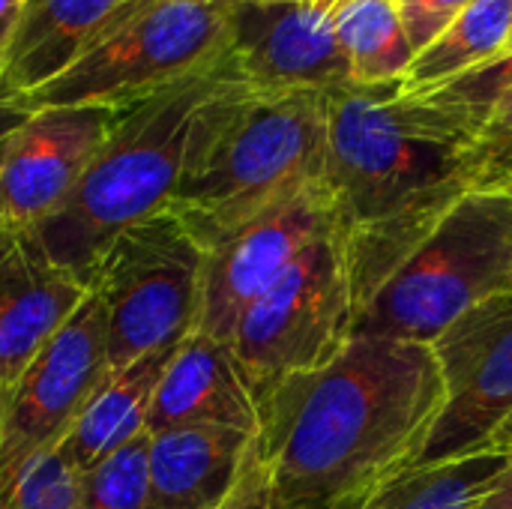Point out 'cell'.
I'll use <instances>...</instances> for the list:
<instances>
[{"label":"cell","mask_w":512,"mask_h":509,"mask_svg":"<svg viewBox=\"0 0 512 509\" xmlns=\"http://www.w3.org/2000/svg\"><path fill=\"white\" fill-rule=\"evenodd\" d=\"M447 390L426 342L354 336L327 366L261 396L276 509H339L417 468Z\"/></svg>","instance_id":"cell-1"},{"label":"cell","mask_w":512,"mask_h":509,"mask_svg":"<svg viewBox=\"0 0 512 509\" xmlns=\"http://www.w3.org/2000/svg\"><path fill=\"white\" fill-rule=\"evenodd\" d=\"M354 336L432 345L471 309L512 291V192L468 189L366 237H345Z\"/></svg>","instance_id":"cell-2"},{"label":"cell","mask_w":512,"mask_h":509,"mask_svg":"<svg viewBox=\"0 0 512 509\" xmlns=\"http://www.w3.org/2000/svg\"><path fill=\"white\" fill-rule=\"evenodd\" d=\"M249 87L234 51L120 111L63 207L33 228L39 249L87 285L102 252L165 213L222 108Z\"/></svg>","instance_id":"cell-3"},{"label":"cell","mask_w":512,"mask_h":509,"mask_svg":"<svg viewBox=\"0 0 512 509\" xmlns=\"http://www.w3.org/2000/svg\"><path fill=\"white\" fill-rule=\"evenodd\" d=\"M471 141L465 117L402 96V84L327 93L324 183L342 234L387 231L474 189Z\"/></svg>","instance_id":"cell-4"},{"label":"cell","mask_w":512,"mask_h":509,"mask_svg":"<svg viewBox=\"0 0 512 509\" xmlns=\"http://www.w3.org/2000/svg\"><path fill=\"white\" fill-rule=\"evenodd\" d=\"M327 93L246 87L210 126L168 213L201 249L282 198L324 180Z\"/></svg>","instance_id":"cell-5"},{"label":"cell","mask_w":512,"mask_h":509,"mask_svg":"<svg viewBox=\"0 0 512 509\" xmlns=\"http://www.w3.org/2000/svg\"><path fill=\"white\" fill-rule=\"evenodd\" d=\"M231 39L234 0H144L60 78L9 105L21 114L69 105L120 114L225 57Z\"/></svg>","instance_id":"cell-6"},{"label":"cell","mask_w":512,"mask_h":509,"mask_svg":"<svg viewBox=\"0 0 512 509\" xmlns=\"http://www.w3.org/2000/svg\"><path fill=\"white\" fill-rule=\"evenodd\" d=\"M204 249L174 213L126 228L87 276L105 306L108 372L180 345L198 321Z\"/></svg>","instance_id":"cell-7"},{"label":"cell","mask_w":512,"mask_h":509,"mask_svg":"<svg viewBox=\"0 0 512 509\" xmlns=\"http://www.w3.org/2000/svg\"><path fill=\"white\" fill-rule=\"evenodd\" d=\"M354 339V288L342 228L315 240L240 318L231 348L261 402L279 381L315 372Z\"/></svg>","instance_id":"cell-8"},{"label":"cell","mask_w":512,"mask_h":509,"mask_svg":"<svg viewBox=\"0 0 512 509\" xmlns=\"http://www.w3.org/2000/svg\"><path fill=\"white\" fill-rule=\"evenodd\" d=\"M105 306L93 288L21 375L0 429V495L42 453L60 447L108 375Z\"/></svg>","instance_id":"cell-9"},{"label":"cell","mask_w":512,"mask_h":509,"mask_svg":"<svg viewBox=\"0 0 512 509\" xmlns=\"http://www.w3.org/2000/svg\"><path fill=\"white\" fill-rule=\"evenodd\" d=\"M339 225L336 201L324 180L282 198L204 249L201 306L195 330L231 342L246 309L270 291L288 267Z\"/></svg>","instance_id":"cell-10"},{"label":"cell","mask_w":512,"mask_h":509,"mask_svg":"<svg viewBox=\"0 0 512 509\" xmlns=\"http://www.w3.org/2000/svg\"><path fill=\"white\" fill-rule=\"evenodd\" d=\"M432 351L447 402L417 468L486 453L512 417V294L462 315L432 342Z\"/></svg>","instance_id":"cell-11"},{"label":"cell","mask_w":512,"mask_h":509,"mask_svg":"<svg viewBox=\"0 0 512 509\" xmlns=\"http://www.w3.org/2000/svg\"><path fill=\"white\" fill-rule=\"evenodd\" d=\"M117 111L93 105L27 111L0 156V225L33 231L72 195L117 123Z\"/></svg>","instance_id":"cell-12"},{"label":"cell","mask_w":512,"mask_h":509,"mask_svg":"<svg viewBox=\"0 0 512 509\" xmlns=\"http://www.w3.org/2000/svg\"><path fill=\"white\" fill-rule=\"evenodd\" d=\"M345 0H234L231 51L252 90L333 93L351 87L336 18Z\"/></svg>","instance_id":"cell-13"},{"label":"cell","mask_w":512,"mask_h":509,"mask_svg":"<svg viewBox=\"0 0 512 509\" xmlns=\"http://www.w3.org/2000/svg\"><path fill=\"white\" fill-rule=\"evenodd\" d=\"M84 294L87 285L57 267L33 234L0 225V429L21 375Z\"/></svg>","instance_id":"cell-14"},{"label":"cell","mask_w":512,"mask_h":509,"mask_svg":"<svg viewBox=\"0 0 512 509\" xmlns=\"http://www.w3.org/2000/svg\"><path fill=\"white\" fill-rule=\"evenodd\" d=\"M144 0H27L0 48V99L15 102L60 78Z\"/></svg>","instance_id":"cell-15"},{"label":"cell","mask_w":512,"mask_h":509,"mask_svg":"<svg viewBox=\"0 0 512 509\" xmlns=\"http://www.w3.org/2000/svg\"><path fill=\"white\" fill-rule=\"evenodd\" d=\"M180 426H228L258 435V399L231 342L192 330L171 354L147 417V432Z\"/></svg>","instance_id":"cell-16"},{"label":"cell","mask_w":512,"mask_h":509,"mask_svg":"<svg viewBox=\"0 0 512 509\" xmlns=\"http://www.w3.org/2000/svg\"><path fill=\"white\" fill-rule=\"evenodd\" d=\"M252 441L255 435L228 426H180L150 435L153 509L219 507Z\"/></svg>","instance_id":"cell-17"},{"label":"cell","mask_w":512,"mask_h":509,"mask_svg":"<svg viewBox=\"0 0 512 509\" xmlns=\"http://www.w3.org/2000/svg\"><path fill=\"white\" fill-rule=\"evenodd\" d=\"M174 348L144 354L129 366L108 372L99 381L75 426L69 429L66 441L60 444L63 456L78 471H87L108 453L120 450L123 444L147 432L150 405Z\"/></svg>","instance_id":"cell-18"},{"label":"cell","mask_w":512,"mask_h":509,"mask_svg":"<svg viewBox=\"0 0 512 509\" xmlns=\"http://www.w3.org/2000/svg\"><path fill=\"white\" fill-rule=\"evenodd\" d=\"M512 33V0H474L435 42H429L402 78V96H429L456 78L498 60Z\"/></svg>","instance_id":"cell-19"},{"label":"cell","mask_w":512,"mask_h":509,"mask_svg":"<svg viewBox=\"0 0 512 509\" xmlns=\"http://www.w3.org/2000/svg\"><path fill=\"white\" fill-rule=\"evenodd\" d=\"M336 30L351 63V81L357 87L402 84L417 57L396 0H345Z\"/></svg>","instance_id":"cell-20"},{"label":"cell","mask_w":512,"mask_h":509,"mask_svg":"<svg viewBox=\"0 0 512 509\" xmlns=\"http://www.w3.org/2000/svg\"><path fill=\"white\" fill-rule=\"evenodd\" d=\"M504 453H474L444 465H420L339 509H474Z\"/></svg>","instance_id":"cell-21"},{"label":"cell","mask_w":512,"mask_h":509,"mask_svg":"<svg viewBox=\"0 0 512 509\" xmlns=\"http://www.w3.org/2000/svg\"><path fill=\"white\" fill-rule=\"evenodd\" d=\"M87 509H153L150 486V435H138L81 471Z\"/></svg>","instance_id":"cell-22"},{"label":"cell","mask_w":512,"mask_h":509,"mask_svg":"<svg viewBox=\"0 0 512 509\" xmlns=\"http://www.w3.org/2000/svg\"><path fill=\"white\" fill-rule=\"evenodd\" d=\"M0 509H87L81 495V471L60 447L33 459L21 477L0 495Z\"/></svg>","instance_id":"cell-23"},{"label":"cell","mask_w":512,"mask_h":509,"mask_svg":"<svg viewBox=\"0 0 512 509\" xmlns=\"http://www.w3.org/2000/svg\"><path fill=\"white\" fill-rule=\"evenodd\" d=\"M471 183L474 189L512 192V87L471 117Z\"/></svg>","instance_id":"cell-24"},{"label":"cell","mask_w":512,"mask_h":509,"mask_svg":"<svg viewBox=\"0 0 512 509\" xmlns=\"http://www.w3.org/2000/svg\"><path fill=\"white\" fill-rule=\"evenodd\" d=\"M474 0H396L405 33L420 54L429 42H435Z\"/></svg>","instance_id":"cell-25"},{"label":"cell","mask_w":512,"mask_h":509,"mask_svg":"<svg viewBox=\"0 0 512 509\" xmlns=\"http://www.w3.org/2000/svg\"><path fill=\"white\" fill-rule=\"evenodd\" d=\"M216 509H276L273 507V480H270V468L261 456L258 435L240 465V474H237L231 492L222 498V504Z\"/></svg>","instance_id":"cell-26"},{"label":"cell","mask_w":512,"mask_h":509,"mask_svg":"<svg viewBox=\"0 0 512 509\" xmlns=\"http://www.w3.org/2000/svg\"><path fill=\"white\" fill-rule=\"evenodd\" d=\"M474 509H512V453L501 465V471L489 480Z\"/></svg>","instance_id":"cell-27"},{"label":"cell","mask_w":512,"mask_h":509,"mask_svg":"<svg viewBox=\"0 0 512 509\" xmlns=\"http://www.w3.org/2000/svg\"><path fill=\"white\" fill-rule=\"evenodd\" d=\"M27 0H0V48L6 45V39L12 36L21 12H24Z\"/></svg>","instance_id":"cell-28"},{"label":"cell","mask_w":512,"mask_h":509,"mask_svg":"<svg viewBox=\"0 0 512 509\" xmlns=\"http://www.w3.org/2000/svg\"><path fill=\"white\" fill-rule=\"evenodd\" d=\"M24 114L18 111V108H12L9 102H3L0 99V156H3V147H6V138H9V132L18 126V120H21Z\"/></svg>","instance_id":"cell-29"},{"label":"cell","mask_w":512,"mask_h":509,"mask_svg":"<svg viewBox=\"0 0 512 509\" xmlns=\"http://www.w3.org/2000/svg\"><path fill=\"white\" fill-rule=\"evenodd\" d=\"M486 453H504V456H510L512 453V417L498 429V435L492 438V444H489V450Z\"/></svg>","instance_id":"cell-30"},{"label":"cell","mask_w":512,"mask_h":509,"mask_svg":"<svg viewBox=\"0 0 512 509\" xmlns=\"http://www.w3.org/2000/svg\"><path fill=\"white\" fill-rule=\"evenodd\" d=\"M512 51V33H510V45H507V51H504V54H510ZM504 54H501V57H504Z\"/></svg>","instance_id":"cell-31"},{"label":"cell","mask_w":512,"mask_h":509,"mask_svg":"<svg viewBox=\"0 0 512 509\" xmlns=\"http://www.w3.org/2000/svg\"><path fill=\"white\" fill-rule=\"evenodd\" d=\"M252 3H270V0H252Z\"/></svg>","instance_id":"cell-32"},{"label":"cell","mask_w":512,"mask_h":509,"mask_svg":"<svg viewBox=\"0 0 512 509\" xmlns=\"http://www.w3.org/2000/svg\"><path fill=\"white\" fill-rule=\"evenodd\" d=\"M510 294H512V291H510Z\"/></svg>","instance_id":"cell-33"}]
</instances>
